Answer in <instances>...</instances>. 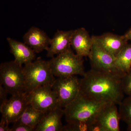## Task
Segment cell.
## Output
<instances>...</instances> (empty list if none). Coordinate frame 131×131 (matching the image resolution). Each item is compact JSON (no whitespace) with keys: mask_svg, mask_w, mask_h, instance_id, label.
Returning <instances> with one entry per match:
<instances>
[{"mask_svg":"<svg viewBox=\"0 0 131 131\" xmlns=\"http://www.w3.org/2000/svg\"><path fill=\"white\" fill-rule=\"evenodd\" d=\"M80 80V93L98 101L119 105L124 99L122 78L91 69Z\"/></svg>","mask_w":131,"mask_h":131,"instance_id":"6da1fadb","label":"cell"},{"mask_svg":"<svg viewBox=\"0 0 131 131\" xmlns=\"http://www.w3.org/2000/svg\"><path fill=\"white\" fill-rule=\"evenodd\" d=\"M108 103L88 98L79 93L69 104L63 108L65 119L68 124L90 122Z\"/></svg>","mask_w":131,"mask_h":131,"instance_id":"7a4b0ae2","label":"cell"},{"mask_svg":"<svg viewBox=\"0 0 131 131\" xmlns=\"http://www.w3.org/2000/svg\"><path fill=\"white\" fill-rule=\"evenodd\" d=\"M24 72L27 93L38 87L52 85L56 80L49 61H45L39 57L35 61L25 64Z\"/></svg>","mask_w":131,"mask_h":131,"instance_id":"3957f363","label":"cell"},{"mask_svg":"<svg viewBox=\"0 0 131 131\" xmlns=\"http://www.w3.org/2000/svg\"><path fill=\"white\" fill-rule=\"evenodd\" d=\"M49 61L52 73L57 78L83 76L86 72L83 58L74 53L71 48L52 58Z\"/></svg>","mask_w":131,"mask_h":131,"instance_id":"277c9868","label":"cell"},{"mask_svg":"<svg viewBox=\"0 0 131 131\" xmlns=\"http://www.w3.org/2000/svg\"><path fill=\"white\" fill-rule=\"evenodd\" d=\"M0 80L1 84L12 95L26 93L24 67L14 61L1 64Z\"/></svg>","mask_w":131,"mask_h":131,"instance_id":"5b68a950","label":"cell"},{"mask_svg":"<svg viewBox=\"0 0 131 131\" xmlns=\"http://www.w3.org/2000/svg\"><path fill=\"white\" fill-rule=\"evenodd\" d=\"M57 96L59 107L64 108L80 93V80L76 75L58 77L52 85Z\"/></svg>","mask_w":131,"mask_h":131,"instance_id":"8992f818","label":"cell"},{"mask_svg":"<svg viewBox=\"0 0 131 131\" xmlns=\"http://www.w3.org/2000/svg\"><path fill=\"white\" fill-rule=\"evenodd\" d=\"M28 102L34 108L45 113L59 107L57 96L52 84L41 86L27 93Z\"/></svg>","mask_w":131,"mask_h":131,"instance_id":"52a82bcc","label":"cell"},{"mask_svg":"<svg viewBox=\"0 0 131 131\" xmlns=\"http://www.w3.org/2000/svg\"><path fill=\"white\" fill-rule=\"evenodd\" d=\"M88 57L92 69L109 73L122 79L126 74L119 70L116 67L115 57L93 41Z\"/></svg>","mask_w":131,"mask_h":131,"instance_id":"ba28073f","label":"cell"},{"mask_svg":"<svg viewBox=\"0 0 131 131\" xmlns=\"http://www.w3.org/2000/svg\"><path fill=\"white\" fill-rule=\"evenodd\" d=\"M29 103L27 93L12 95L11 98L0 105L2 118L9 124L14 123L23 114Z\"/></svg>","mask_w":131,"mask_h":131,"instance_id":"9c48e42d","label":"cell"},{"mask_svg":"<svg viewBox=\"0 0 131 131\" xmlns=\"http://www.w3.org/2000/svg\"><path fill=\"white\" fill-rule=\"evenodd\" d=\"M117 105L108 103L100 111L94 119L98 122L105 131H119L120 120Z\"/></svg>","mask_w":131,"mask_h":131,"instance_id":"30bf717a","label":"cell"},{"mask_svg":"<svg viewBox=\"0 0 131 131\" xmlns=\"http://www.w3.org/2000/svg\"><path fill=\"white\" fill-rule=\"evenodd\" d=\"M91 37L93 42L115 57L128 41L124 35L120 36L110 33Z\"/></svg>","mask_w":131,"mask_h":131,"instance_id":"8fae6325","label":"cell"},{"mask_svg":"<svg viewBox=\"0 0 131 131\" xmlns=\"http://www.w3.org/2000/svg\"><path fill=\"white\" fill-rule=\"evenodd\" d=\"M51 39L46 33L35 27H31L23 37L24 43L37 53L47 50Z\"/></svg>","mask_w":131,"mask_h":131,"instance_id":"7c38bea8","label":"cell"},{"mask_svg":"<svg viewBox=\"0 0 131 131\" xmlns=\"http://www.w3.org/2000/svg\"><path fill=\"white\" fill-rule=\"evenodd\" d=\"M92 44V37L85 28L82 27L74 30L71 46L78 56L82 58L89 57Z\"/></svg>","mask_w":131,"mask_h":131,"instance_id":"4fadbf2b","label":"cell"},{"mask_svg":"<svg viewBox=\"0 0 131 131\" xmlns=\"http://www.w3.org/2000/svg\"><path fill=\"white\" fill-rule=\"evenodd\" d=\"M74 30H58L51 39L50 44L47 50V57L52 58L71 49V42Z\"/></svg>","mask_w":131,"mask_h":131,"instance_id":"5bb4252c","label":"cell"},{"mask_svg":"<svg viewBox=\"0 0 131 131\" xmlns=\"http://www.w3.org/2000/svg\"><path fill=\"white\" fill-rule=\"evenodd\" d=\"M10 52L14 57V61L21 65L32 62L35 58V52L30 47L11 38H7Z\"/></svg>","mask_w":131,"mask_h":131,"instance_id":"9a60e30c","label":"cell"},{"mask_svg":"<svg viewBox=\"0 0 131 131\" xmlns=\"http://www.w3.org/2000/svg\"><path fill=\"white\" fill-rule=\"evenodd\" d=\"M64 114V109L61 107L46 113L35 131H62L63 126L61 119Z\"/></svg>","mask_w":131,"mask_h":131,"instance_id":"2e32d148","label":"cell"},{"mask_svg":"<svg viewBox=\"0 0 131 131\" xmlns=\"http://www.w3.org/2000/svg\"><path fill=\"white\" fill-rule=\"evenodd\" d=\"M45 113L35 109L29 103L23 114L18 120L13 124H25L35 129Z\"/></svg>","mask_w":131,"mask_h":131,"instance_id":"e0dca14e","label":"cell"},{"mask_svg":"<svg viewBox=\"0 0 131 131\" xmlns=\"http://www.w3.org/2000/svg\"><path fill=\"white\" fill-rule=\"evenodd\" d=\"M115 64L122 73L128 72L131 69V44H127L115 57Z\"/></svg>","mask_w":131,"mask_h":131,"instance_id":"ac0fdd59","label":"cell"},{"mask_svg":"<svg viewBox=\"0 0 131 131\" xmlns=\"http://www.w3.org/2000/svg\"><path fill=\"white\" fill-rule=\"evenodd\" d=\"M118 112L120 119L127 126L131 125V96L124 98L119 105Z\"/></svg>","mask_w":131,"mask_h":131,"instance_id":"d6986e66","label":"cell"},{"mask_svg":"<svg viewBox=\"0 0 131 131\" xmlns=\"http://www.w3.org/2000/svg\"><path fill=\"white\" fill-rule=\"evenodd\" d=\"M122 84L124 94L131 96V69L122 78Z\"/></svg>","mask_w":131,"mask_h":131,"instance_id":"ffe728a7","label":"cell"},{"mask_svg":"<svg viewBox=\"0 0 131 131\" xmlns=\"http://www.w3.org/2000/svg\"><path fill=\"white\" fill-rule=\"evenodd\" d=\"M35 131V129L31 127L24 124H13L10 131Z\"/></svg>","mask_w":131,"mask_h":131,"instance_id":"44dd1931","label":"cell"},{"mask_svg":"<svg viewBox=\"0 0 131 131\" xmlns=\"http://www.w3.org/2000/svg\"><path fill=\"white\" fill-rule=\"evenodd\" d=\"M7 91L2 85H0V105H1L8 100Z\"/></svg>","mask_w":131,"mask_h":131,"instance_id":"7402d4cb","label":"cell"},{"mask_svg":"<svg viewBox=\"0 0 131 131\" xmlns=\"http://www.w3.org/2000/svg\"><path fill=\"white\" fill-rule=\"evenodd\" d=\"M9 125L6 120L2 118L0 122V131H10L11 128L8 127Z\"/></svg>","mask_w":131,"mask_h":131,"instance_id":"603a6c76","label":"cell"},{"mask_svg":"<svg viewBox=\"0 0 131 131\" xmlns=\"http://www.w3.org/2000/svg\"><path fill=\"white\" fill-rule=\"evenodd\" d=\"M125 38H126L127 40H130L131 41V28H130V30H129L124 35Z\"/></svg>","mask_w":131,"mask_h":131,"instance_id":"cb8c5ba5","label":"cell"},{"mask_svg":"<svg viewBox=\"0 0 131 131\" xmlns=\"http://www.w3.org/2000/svg\"><path fill=\"white\" fill-rule=\"evenodd\" d=\"M127 130L131 131V125L130 126H127Z\"/></svg>","mask_w":131,"mask_h":131,"instance_id":"d4e9b609","label":"cell"}]
</instances>
